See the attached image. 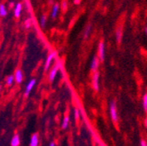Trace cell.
<instances>
[{"label":"cell","instance_id":"1","mask_svg":"<svg viewBox=\"0 0 147 146\" xmlns=\"http://www.w3.org/2000/svg\"><path fill=\"white\" fill-rule=\"evenodd\" d=\"M55 56H56V52H54L50 53L48 55V57L47 59V61L45 63V71L48 70V68H49V67H50V65H51V63H52V61H53V58Z\"/></svg>","mask_w":147,"mask_h":146},{"label":"cell","instance_id":"2","mask_svg":"<svg viewBox=\"0 0 147 146\" xmlns=\"http://www.w3.org/2000/svg\"><path fill=\"white\" fill-rule=\"evenodd\" d=\"M60 67H61V64L59 63V64H57L56 66H55V67L52 69V71L50 72V74H49V80H50L51 81H53L54 80L55 76H56V75H57V72H58Z\"/></svg>","mask_w":147,"mask_h":146},{"label":"cell","instance_id":"3","mask_svg":"<svg viewBox=\"0 0 147 146\" xmlns=\"http://www.w3.org/2000/svg\"><path fill=\"white\" fill-rule=\"evenodd\" d=\"M36 84V80L35 79H32L29 81V83L27 84L26 86V96H28V95L30 94V92L32 91V87H34V85Z\"/></svg>","mask_w":147,"mask_h":146},{"label":"cell","instance_id":"4","mask_svg":"<svg viewBox=\"0 0 147 146\" xmlns=\"http://www.w3.org/2000/svg\"><path fill=\"white\" fill-rule=\"evenodd\" d=\"M110 114H111V117L114 121L117 120V108H116L115 102H112L111 106H110Z\"/></svg>","mask_w":147,"mask_h":146},{"label":"cell","instance_id":"5","mask_svg":"<svg viewBox=\"0 0 147 146\" xmlns=\"http://www.w3.org/2000/svg\"><path fill=\"white\" fill-rule=\"evenodd\" d=\"M98 78H99V73L96 71L93 76V86L96 90H99V86H98Z\"/></svg>","mask_w":147,"mask_h":146},{"label":"cell","instance_id":"6","mask_svg":"<svg viewBox=\"0 0 147 146\" xmlns=\"http://www.w3.org/2000/svg\"><path fill=\"white\" fill-rule=\"evenodd\" d=\"M15 80L18 83H21L23 80V74L21 70H17L15 73Z\"/></svg>","mask_w":147,"mask_h":146},{"label":"cell","instance_id":"7","mask_svg":"<svg viewBox=\"0 0 147 146\" xmlns=\"http://www.w3.org/2000/svg\"><path fill=\"white\" fill-rule=\"evenodd\" d=\"M21 11H22V5L20 3H18L16 5L15 9H14V14L16 17H18L21 14Z\"/></svg>","mask_w":147,"mask_h":146},{"label":"cell","instance_id":"8","mask_svg":"<svg viewBox=\"0 0 147 146\" xmlns=\"http://www.w3.org/2000/svg\"><path fill=\"white\" fill-rule=\"evenodd\" d=\"M39 143V137L37 134H33L32 138H31V142H30V145L31 146H37Z\"/></svg>","mask_w":147,"mask_h":146},{"label":"cell","instance_id":"9","mask_svg":"<svg viewBox=\"0 0 147 146\" xmlns=\"http://www.w3.org/2000/svg\"><path fill=\"white\" fill-rule=\"evenodd\" d=\"M20 137H18V135H15L12 139H11V146H18V145H20Z\"/></svg>","mask_w":147,"mask_h":146},{"label":"cell","instance_id":"10","mask_svg":"<svg viewBox=\"0 0 147 146\" xmlns=\"http://www.w3.org/2000/svg\"><path fill=\"white\" fill-rule=\"evenodd\" d=\"M104 51H105L104 50V45L102 42H101L99 45V55H100V58L102 61L104 60Z\"/></svg>","mask_w":147,"mask_h":146},{"label":"cell","instance_id":"11","mask_svg":"<svg viewBox=\"0 0 147 146\" xmlns=\"http://www.w3.org/2000/svg\"><path fill=\"white\" fill-rule=\"evenodd\" d=\"M59 9H60V7H59L58 5H55L53 6V11H52V17H53V19H55V17H57L58 12H59Z\"/></svg>","mask_w":147,"mask_h":146},{"label":"cell","instance_id":"12","mask_svg":"<svg viewBox=\"0 0 147 146\" xmlns=\"http://www.w3.org/2000/svg\"><path fill=\"white\" fill-rule=\"evenodd\" d=\"M98 65H99L98 60L96 59V57H94L93 61H92V62H91V69L92 70H96L98 67Z\"/></svg>","mask_w":147,"mask_h":146},{"label":"cell","instance_id":"13","mask_svg":"<svg viewBox=\"0 0 147 146\" xmlns=\"http://www.w3.org/2000/svg\"><path fill=\"white\" fill-rule=\"evenodd\" d=\"M5 15H7V10L5 6L4 5H0V16L5 17Z\"/></svg>","mask_w":147,"mask_h":146},{"label":"cell","instance_id":"14","mask_svg":"<svg viewBox=\"0 0 147 146\" xmlns=\"http://www.w3.org/2000/svg\"><path fill=\"white\" fill-rule=\"evenodd\" d=\"M14 80H15V76H13V75H10V76L7 78V80H6V83H7V85H9V86L12 85V83L14 82Z\"/></svg>","mask_w":147,"mask_h":146},{"label":"cell","instance_id":"15","mask_svg":"<svg viewBox=\"0 0 147 146\" xmlns=\"http://www.w3.org/2000/svg\"><path fill=\"white\" fill-rule=\"evenodd\" d=\"M68 123H69L68 117H65L63 120V122H62V129H67V126H68Z\"/></svg>","mask_w":147,"mask_h":146},{"label":"cell","instance_id":"16","mask_svg":"<svg viewBox=\"0 0 147 146\" xmlns=\"http://www.w3.org/2000/svg\"><path fill=\"white\" fill-rule=\"evenodd\" d=\"M46 24H47V17L44 15L41 17V19H40V26L42 27H45L46 26Z\"/></svg>","mask_w":147,"mask_h":146},{"label":"cell","instance_id":"17","mask_svg":"<svg viewBox=\"0 0 147 146\" xmlns=\"http://www.w3.org/2000/svg\"><path fill=\"white\" fill-rule=\"evenodd\" d=\"M90 28H91L90 26H87V28H86V30H85V33H84V37H85V38H88V37L89 32H90Z\"/></svg>","mask_w":147,"mask_h":146},{"label":"cell","instance_id":"18","mask_svg":"<svg viewBox=\"0 0 147 146\" xmlns=\"http://www.w3.org/2000/svg\"><path fill=\"white\" fill-rule=\"evenodd\" d=\"M144 108L145 110H147V94L144 97Z\"/></svg>","mask_w":147,"mask_h":146},{"label":"cell","instance_id":"19","mask_svg":"<svg viewBox=\"0 0 147 146\" xmlns=\"http://www.w3.org/2000/svg\"><path fill=\"white\" fill-rule=\"evenodd\" d=\"M75 116H76V120H78L79 119V111L77 110V109L75 110Z\"/></svg>","mask_w":147,"mask_h":146},{"label":"cell","instance_id":"20","mask_svg":"<svg viewBox=\"0 0 147 146\" xmlns=\"http://www.w3.org/2000/svg\"><path fill=\"white\" fill-rule=\"evenodd\" d=\"M54 144H55L54 143H50V145H51V146H53Z\"/></svg>","mask_w":147,"mask_h":146},{"label":"cell","instance_id":"21","mask_svg":"<svg viewBox=\"0 0 147 146\" xmlns=\"http://www.w3.org/2000/svg\"><path fill=\"white\" fill-rule=\"evenodd\" d=\"M142 145H146V143H144V142H142Z\"/></svg>","mask_w":147,"mask_h":146},{"label":"cell","instance_id":"22","mask_svg":"<svg viewBox=\"0 0 147 146\" xmlns=\"http://www.w3.org/2000/svg\"><path fill=\"white\" fill-rule=\"evenodd\" d=\"M146 32H147V28H146Z\"/></svg>","mask_w":147,"mask_h":146}]
</instances>
